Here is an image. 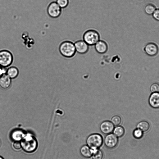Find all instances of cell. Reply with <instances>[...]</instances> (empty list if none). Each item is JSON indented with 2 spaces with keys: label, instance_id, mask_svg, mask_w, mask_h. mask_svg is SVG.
<instances>
[{
  "label": "cell",
  "instance_id": "44dd1931",
  "mask_svg": "<svg viewBox=\"0 0 159 159\" xmlns=\"http://www.w3.org/2000/svg\"><path fill=\"white\" fill-rule=\"evenodd\" d=\"M121 122V118L118 116H115L111 119V122L115 126L119 125Z\"/></svg>",
  "mask_w": 159,
  "mask_h": 159
},
{
  "label": "cell",
  "instance_id": "7a4b0ae2",
  "mask_svg": "<svg viewBox=\"0 0 159 159\" xmlns=\"http://www.w3.org/2000/svg\"><path fill=\"white\" fill-rule=\"evenodd\" d=\"M83 39L89 46H94L100 39V35L96 30L89 29L84 32Z\"/></svg>",
  "mask_w": 159,
  "mask_h": 159
},
{
  "label": "cell",
  "instance_id": "83f0119b",
  "mask_svg": "<svg viewBox=\"0 0 159 159\" xmlns=\"http://www.w3.org/2000/svg\"><path fill=\"white\" fill-rule=\"evenodd\" d=\"M0 159H3V158L2 157L0 156Z\"/></svg>",
  "mask_w": 159,
  "mask_h": 159
},
{
  "label": "cell",
  "instance_id": "d6986e66",
  "mask_svg": "<svg viewBox=\"0 0 159 159\" xmlns=\"http://www.w3.org/2000/svg\"><path fill=\"white\" fill-rule=\"evenodd\" d=\"M156 8L155 6L152 4H148L145 7L144 10L148 15H152L154 13Z\"/></svg>",
  "mask_w": 159,
  "mask_h": 159
},
{
  "label": "cell",
  "instance_id": "7402d4cb",
  "mask_svg": "<svg viewBox=\"0 0 159 159\" xmlns=\"http://www.w3.org/2000/svg\"><path fill=\"white\" fill-rule=\"evenodd\" d=\"M56 2L61 9L67 7L69 5V0H56Z\"/></svg>",
  "mask_w": 159,
  "mask_h": 159
},
{
  "label": "cell",
  "instance_id": "2e32d148",
  "mask_svg": "<svg viewBox=\"0 0 159 159\" xmlns=\"http://www.w3.org/2000/svg\"><path fill=\"white\" fill-rule=\"evenodd\" d=\"M137 128L140 129L143 132L148 131L150 127L149 123L146 120H142L139 122L137 125Z\"/></svg>",
  "mask_w": 159,
  "mask_h": 159
},
{
  "label": "cell",
  "instance_id": "f1b7e54d",
  "mask_svg": "<svg viewBox=\"0 0 159 159\" xmlns=\"http://www.w3.org/2000/svg\"></svg>",
  "mask_w": 159,
  "mask_h": 159
},
{
  "label": "cell",
  "instance_id": "d4e9b609",
  "mask_svg": "<svg viewBox=\"0 0 159 159\" xmlns=\"http://www.w3.org/2000/svg\"><path fill=\"white\" fill-rule=\"evenodd\" d=\"M152 15L154 19L159 21V8L156 9Z\"/></svg>",
  "mask_w": 159,
  "mask_h": 159
},
{
  "label": "cell",
  "instance_id": "52a82bcc",
  "mask_svg": "<svg viewBox=\"0 0 159 159\" xmlns=\"http://www.w3.org/2000/svg\"><path fill=\"white\" fill-rule=\"evenodd\" d=\"M118 142L117 137L114 134L111 133L107 134L104 140L105 145L109 149L115 148L117 145Z\"/></svg>",
  "mask_w": 159,
  "mask_h": 159
},
{
  "label": "cell",
  "instance_id": "5bb4252c",
  "mask_svg": "<svg viewBox=\"0 0 159 159\" xmlns=\"http://www.w3.org/2000/svg\"><path fill=\"white\" fill-rule=\"evenodd\" d=\"M80 153L81 155L86 158L90 157L92 155L93 150L90 148L88 145H84L80 149Z\"/></svg>",
  "mask_w": 159,
  "mask_h": 159
},
{
  "label": "cell",
  "instance_id": "6da1fadb",
  "mask_svg": "<svg viewBox=\"0 0 159 159\" xmlns=\"http://www.w3.org/2000/svg\"><path fill=\"white\" fill-rule=\"evenodd\" d=\"M59 51L62 56L68 58L73 57L76 52L74 43L69 40L64 41L60 43Z\"/></svg>",
  "mask_w": 159,
  "mask_h": 159
},
{
  "label": "cell",
  "instance_id": "5b68a950",
  "mask_svg": "<svg viewBox=\"0 0 159 159\" xmlns=\"http://www.w3.org/2000/svg\"><path fill=\"white\" fill-rule=\"evenodd\" d=\"M13 61V56L10 51L3 49L0 51V65L6 68L10 66Z\"/></svg>",
  "mask_w": 159,
  "mask_h": 159
},
{
  "label": "cell",
  "instance_id": "7c38bea8",
  "mask_svg": "<svg viewBox=\"0 0 159 159\" xmlns=\"http://www.w3.org/2000/svg\"><path fill=\"white\" fill-rule=\"evenodd\" d=\"M114 128V125L112 123L107 120L102 122L100 126V131L104 134H107L111 133Z\"/></svg>",
  "mask_w": 159,
  "mask_h": 159
},
{
  "label": "cell",
  "instance_id": "ba28073f",
  "mask_svg": "<svg viewBox=\"0 0 159 159\" xmlns=\"http://www.w3.org/2000/svg\"><path fill=\"white\" fill-rule=\"evenodd\" d=\"M74 43L76 52L78 53L84 54L89 51V46L83 39L78 40Z\"/></svg>",
  "mask_w": 159,
  "mask_h": 159
},
{
  "label": "cell",
  "instance_id": "ffe728a7",
  "mask_svg": "<svg viewBox=\"0 0 159 159\" xmlns=\"http://www.w3.org/2000/svg\"><path fill=\"white\" fill-rule=\"evenodd\" d=\"M92 156L93 159H102L103 153L102 152L98 149L93 150Z\"/></svg>",
  "mask_w": 159,
  "mask_h": 159
},
{
  "label": "cell",
  "instance_id": "e0dca14e",
  "mask_svg": "<svg viewBox=\"0 0 159 159\" xmlns=\"http://www.w3.org/2000/svg\"><path fill=\"white\" fill-rule=\"evenodd\" d=\"M24 135L22 131L20 130L16 129L14 130L12 133V137L13 140L18 141L23 139Z\"/></svg>",
  "mask_w": 159,
  "mask_h": 159
},
{
  "label": "cell",
  "instance_id": "cb8c5ba5",
  "mask_svg": "<svg viewBox=\"0 0 159 159\" xmlns=\"http://www.w3.org/2000/svg\"><path fill=\"white\" fill-rule=\"evenodd\" d=\"M133 133L134 137L137 139L141 138L143 135V132L138 128L134 130Z\"/></svg>",
  "mask_w": 159,
  "mask_h": 159
},
{
  "label": "cell",
  "instance_id": "484cf974",
  "mask_svg": "<svg viewBox=\"0 0 159 159\" xmlns=\"http://www.w3.org/2000/svg\"><path fill=\"white\" fill-rule=\"evenodd\" d=\"M13 146L14 148L16 150H19L22 147L21 143L18 141L15 142Z\"/></svg>",
  "mask_w": 159,
  "mask_h": 159
},
{
  "label": "cell",
  "instance_id": "603a6c76",
  "mask_svg": "<svg viewBox=\"0 0 159 159\" xmlns=\"http://www.w3.org/2000/svg\"><path fill=\"white\" fill-rule=\"evenodd\" d=\"M150 90L152 93L159 92V84L157 83H152L150 86Z\"/></svg>",
  "mask_w": 159,
  "mask_h": 159
},
{
  "label": "cell",
  "instance_id": "4fadbf2b",
  "mask_svg": "<svg viewBox=\"0 0 159 159\" xmlns=\"http://www.w3.org/2000/svg\"><path fill=\"white\" fill-rule=\"evenodd\" d=\"M11 83V79L6 73L0 78V87L3 89H8L10 87Z\"/></svg>",
  "mask_w": 159,
  "mask_h": 159
},
{
  "label": "cell",
  "instance_id": "8992f818",
  "mask_svg": "<svg viewBox=\"0 0 159 159\" xmlns=\"http://www.w3.org/2000/svg\"><path fill=\"white\" fill-rule=\"evenodd\" d=\"M47 12L48 16L53 18H56L60 16L62 9L56 2H51L47 7Z\"/></svg>",
  "mask_w": 159,
  "mask_h": 159
},
{
  "label": "cell",
  "instance_id": "3957f363",
  "mask_svg": "<svg viewBox=\"0 0 159 159\" xmlns=\"http://www.w3.org/2000/svg\"><path fill=\"white\" fill-rule=\"evenodd\" d=\"M87 145L92 150L99 148L103 142L102 136L98 134H93L89 135L86 140Z\"/></svg>",
  "mask_w": 159,
  "mask_h": 159
},
{
  "label": "cell",
  "instance_id": "ac0fdd59",
  "mask_svg": "<svg viewBox=\"0 0 159 159\" xmlns=\"http://www.w3.org/2000/svg\"><path fill=\"white\" fill-rule=\"evenodd\" d=\"M113 131V134L118 137H122L125 132L124 128L120 126H117L114 128Z\"/></svg>",
  "mask_w": 159,
  "mask_h": 159
},
{
  "label": "cell",
  "instance_id": "9c48e42d",
  "mask_svg": "<svg viewBox=\"0 0 159 159\" xmlns=\"http://www.w3.org/2000/svg\"><path fill=\"white\" fill-rule=\"evenodd\" d=\"M144 50L148 55L153 57L158 53L159 48L156 44L152 42H150L146 44L144 47Z\"/></svg>",
  "mask_w": 159,
  "mask_h": 159
},
{
  "label": "cell",
  "instance_id": "277c9868",
  "mask_svg": "<svg viewBox=\"0 0 159 159\" xmlns=\"http://www.w3.org/2000/svg\"><path fill=\"white\" fill-rule=\"evenodd\" d=\"M21 144L24 150L28 152H34L36 149L37 145L36 139L33 136L29 135L23 139Z\"/></svg>",
  "mask_w": 159,
  "mask_h": 159
},
{
  "label": "cell",
  "instance_id": "8fae6325",
  "mask_svg": "<svg viewBox=\"0 0 159 159\" xmlns=\"http://www.w3.org/2000/svg\"><path fill=\"white\" fill-rule=\"evenodd\" d=\"M148 102L152 108L159 109V92L152 93L148 98Z\"/></svg>",
  "mask_w": 159,
  "mask_h": 159
},
{
  "label": "cell",
  "instance_id": "9a60e30c",
  "mask_svg": "<svg viewBox=\"0 0 159 159\" xmlns=\"http://www.w3.org/2000/svg\"><path fill=\"white\" fill-rule=\"evenodd\" d=\"M19 73V70L17 67L11 66L7 70L6 74L11 79L16 78Z\"/></svg>",
  "mask_w": 159,
  "mask_h": 159
},
{
  "label": "cell",
  "instance_id": "30bf717a",
  "mask_svg": "<svg viewBox=\"0 0 159 159\" xmlns=\"http://www.w3.org/2000/svg\"><path fill=\"white\" fill-rule=\"evenodd\" d=\"M94 46L96 52L100 54L106 53L108 49V46L107 43L101 39L94 45Z\"/></svg>",
  "mask_w": 159,
  "mask_h": 159
},
{
  "label": "cell",
  "instance_id": "4316f807",
  "mask_svg": "<svg viewBox=\"0 0 159 159\" xmlns=\"http://www.w3.org/2000/svg\"><path fill=\"white\" fill-rule=\"evenodd\" d=\"M5 68L0 65V78L3 74L6 73L7 70Z\"/></svg>",
  "mask_w": 159,
  "mask_h": 159
}]
</instances>
